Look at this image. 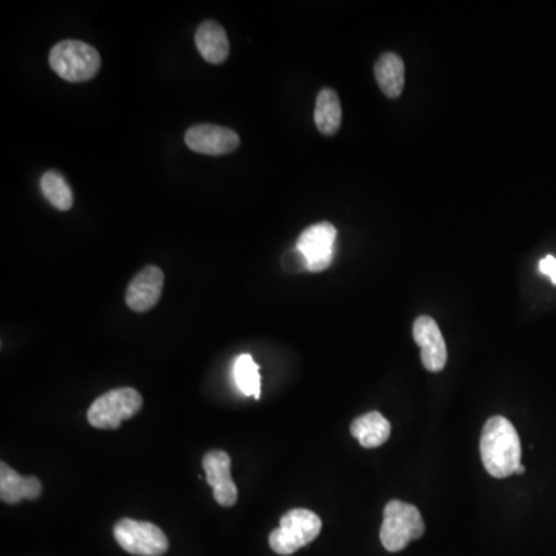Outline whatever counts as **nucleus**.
<instances>
[{"label":"nucleus","mask_w":556,"mask_h":556,"mask_svg":"<svg viewBox=\"0 0 556 556\" xmlns=\"http://www.w3.org/2000/svg\"><path fill=\"white\" fill-rule=\"evenodd\" d=\"M186 146L201 155L221 156L234 152L240 146V136L228 127L198 124L190 127L184 136Z\"/></svg>","instance_id":"6e6552de"},{"label":"nucleus","mask_w":556,"mask_h":556,"mask_svg":"<svg viewBox=\"0 0 556 556\" xmlns=\"http://www.w3.org/2000/svg\"><path fill=\"white\" fill-rule=\"evenodd\" d=\"M524 473H526V467L521 464L518 468H516V475H524Z\"/></svg>","instance_id":"412c9836"},{"label":"nucleus","mask_w":556,"mask_h":556,"mask_svg":"<svg viewBox=\"0 0 556 556\" xmlns=\"http://www.w3.org/2000/svg\"><path fill=\"white\" fill-rule=\"evenodd\" d=\"M195 44L201 56L211 64H223L231 51L228 34L215 21L201 22L195 33Z\"/></svg>","instance_id":"ddd939ff"},{"label":"nucleus","mask_w":556,"mask_h":556,"mask_svg":"<svg viewBox=\"0 0 556 556\" xmlns=\"http://www.w3.org/2000/svg\"><path fill=\"white\" fill-rule=\"evenodd\" d=\"M234 377L241 393L260 399V396H262V377H260V368L252 359V356L241 354L237 357L234 365Z\"/></svg>","instance_id":"a211bd4d"},{"label":"nucleus","mask_w":556,"mask_h":556,"mask_svg":"<svg viewBox=\"0 0 556 556\" xmlns=\"http://www.w3.org/2000/svg\"><path fill=\"white\" fill-rule=\"evenodd\" d=\"M336 240V226L329 221L312 224L300 234L295 246L303 252L308 260V271L322 272L331 266Z\"/></svg>","instance_id":"0eeeda50"},{"label":"nucleus","mask_w":556,"mask_h":556,"mask_svg":"<svg viewBox=\"0 0 556 556\" xmlns=\"http://www.w3.org/2000/svg\"><path fill=\"white\" fill-rule=\"evenodd\" d=\"M115 540L126 552L138 556H161L169 549L163 530L147 521L124 518L116 523Z\"/></svg>","instance_id":"423d86ee"},{"label":"nucleus","mask_w":556,"mask_h":556,"mask_svg":"<svg viewBox=\"0 0 556 556\" xmlns=\"http://www.w3.org/2000/svg\"><path fill=\"white\" fill-rule=\"evenodd\" d=\"M314 123L322 135H336L342 124V104L333 89L320 90L317 96Z\"/></svg>","instance_id":"dca6fc26"},{"label":"nucleus","mask_w":556,"mask_h":556,"mask_svg":"<svg viewBox=\"0 0 556 556\" xmlns=\"http://www.w3.org/2000/svg\"><path fill=\"white\" fill-rule=\"evenodd\" d=\"M283 268L292 274H297V272L308 271V260H306L303 252L300 251L297 246L294 249H289L282 258Z\"/></svg>","instance_id":"6ab92c4d"},{"label":"nucleus","mask_w":556,"mask_h":556,"mask_svg":"<svg viewBox=\"0 0 556 556\" xmlns=\"http://www.w3.org/2000/svg\"><path fill=\"white\" fill-rule=\"evenodd\" d=\"M351 434L365 448H377L388 441L391 434V424L377 411L357 417L351 424Z\"/></svg>","instance_id":"2eb2a0df"},{"label":"nucleus","mask_w":556,"mask_h":556,"mask_svg":"<svg viewBox=\"0 0 556 556\" xmlns=\"http://www.w3.org/2000/svg\"><path fill=\"white\" fill-rule=\"evenodd\" d=\"M521 453V441L512 422L502 416L490 417L481 434V459L487 473L496 479L515 475Z\"/></svg>","instance_id":"f257e3e1"},{"label":"nucleus","mask_w":556,"mask_h":556,"mask_svg":"<svg viewBox=\"0 0 556 556\" xmlns=\"http://www.w3.org/2000/svg\"><path fill=\"white\" fill-rule=\"evenodd\" d=\"M540 271L556 285V257H553V255L544 257L540 262Z\"/></svg>","instance_id":"aec40b11"},{"label":"nucleus","mask_w":556,"mask_h":556,"mask_svg":"<svg viewBox=\"0 0 556 556\" xmlns=\"http://www.w3.org/2000/svg\"><path fill=\"white\" fill-rule=\"evenodd\" d=\"M413 337L421 348L422 365L430 373H439L447 363V345L436 320L428 316L417 317Z\"/></svg>","instance_id":"1a4fd4ad"},{"label":"nucleus","mask_w":556,"mask_h":556,"mask_svg":"<svg viewBox=\"0 0 556 556\" xmlns=\"http://www.w3.org/2000/svg\"><path fill=\"white\" fill-rule=\"evenodd\" d=\"M143 408V397L133 388H116L102 394L90 407L87 419L99 430H115Z\"/></svg>","instance_id":"39448f33"},{"label":"nucleus","mask_w":556,"mask_h":556,"mask_svg":"<svg viewBox=\"0 0 556 556\" xmlns=\"http://www.w3.org/2000/svg\"><path fill=\"white\" fill-rule=\"evenodd\" d=\"M207 484L214 489L215 501L223 507H232L238 499V490L231 476V456L223 450H212L204 456Z\"/></svg>","instance_id":"9d476101"},{"label":"nucleus","mask_w":556,"mask_h":556,"mask_svg":"<svg viewBox=\"0 0 556 556\" xmlns=\"http://www.w3.org/2000/svg\"><path fill=\"white\" fill-rule=\"evenodd\" d=\"M164 274L158 266H146L133 277L126 292V303L132 311L146 312L160 302Z\"/></svg>","instance_id":"9b49d317"},{"label":"nucleus","mask_w":556,"mask_h":556,"mask_svg":"<svg viewBox=\"0 0 556 556\" xmlns=\"http://www.w3.org/2000/svg\"><path fill=\"white\" fill-rule=\"evenodd\" d=\"M41 189L44 197L47 198L51 206L58 211H70L73 207L72 189L68 186L67 180L56 170H48L44 173L41 180Z\"/></svg>","instance_id":"f3484780"},{"label":"nucleus","mask_w":556,"mask_h":556,"mask_svg":"<svg viewBox=\"0 0 556 556\" xmlns=\"http://www.w3.org/2000/svg\"><path fill=\"white\" fill-rule=\"evenodd\" d=\"M50 67L68 82H87L98 75L101 56L87 42L62 41L51 48Z\"/></svg>","instance_id":"f03ea898"},{"label":"nucleus","mask_w":556,"mask_h":556,"mask_svg":"<svg viewBox=\"0 0 556 556\" xmlns=\"http://www.w3.org/2000/svg\"><path fill=\"white\" fill-rule=\"evenodd\" d=\"M424 533V519L416 506L402 501L388 502L380 529V541L388 552H401Z\"/></svg>","instance_id":"7ed1b4c3"},{"label":"nucleus","mask_w":556,"mask_h":556,"mask_svg":"<svg viewBox=\"0 0 556 556\" xmlns=\"http://www.w3.org/2000/svg\"><path fill=\"white\" fill-rule=\"evenodd\" d=\"M322 530L319 515L306 509H292L280 519L269 536V546L278 555L288 556L316 540Z\"/></svg>","instance_id":"20e7f679"},{"label":"nucleus","mask_w":556,"mask_h":556,"mask_svg":"<svg viewBox=\"0 0 556 556\" xmlns=\"http://www.w3.org/2000/svg\"><path fill=\"white\" fill-rule=\"evenodd\" d=\"M42 484L38 478H24L5 462L0 464V499L7 504H19L24 499H38Z\"/></svg>","instance_id":"f8f14e48"},{"label":"nucleus","mask_w":556,"mask_h":556,"mask_svg":"<svg viewBox=\"0 0 556 556\" xmlns=\"http://www.w3.org/2000/svg\"><path fill=\"white\" fill-rule=\"evenodd\" d=\"M377 85L387 98L396 99L405 87V64L396 53H384L374 65Z\"/></svg>","instance_id":"4468645a"}]
</instances>
